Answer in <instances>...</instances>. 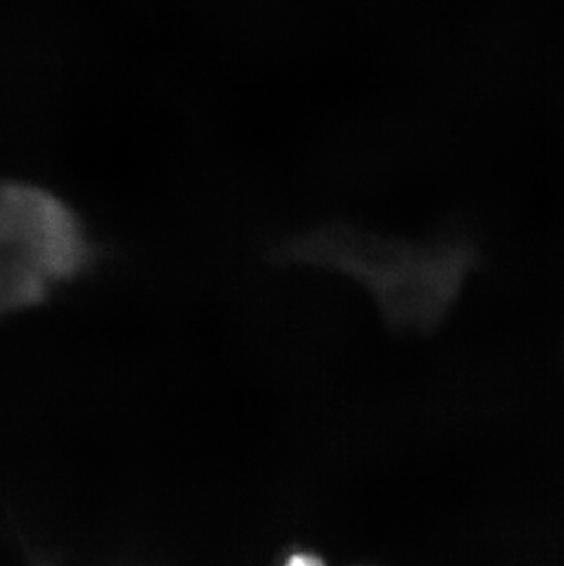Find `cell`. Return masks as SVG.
Listing matches in <instances>:
<instances>
[{"label":"cell","mask_w":564,"mask_h":566,"mask_svg":"<svg viewBox=\"0 0 564 566\" xmlns=\"http://www.w3.org/2000/svg\"><path fill=\"white\" fill-rule=\"evenodd\" d=\"M64 289L63 277L43 253L0 239V321L46 305Z\"/></svg>","instance_id":"3957f363"},{"label":"cell","mask_w":564,"mask_h":566,"mask_svg":"<svg viewBox=\"0 0 564 566\" xmlns=\"http://www.w3.org/2000/svg\"><path fill=\"white\" fill-rule=\"evenodd\" d=\"M32 566H59L58 563L52 562L50 557L41 556V554H33Z\"/></svg>","instance_id":"5b68a950"},{"label":"cell","mask_w":564,"mask_h":566,"mask_svg":"<svg viewBox=\"0 0 564 566\" xmlns=\"http://www.w3.org/2000/svg\"><path fill=\"white\" fill-rule=\"evenodd\" d=\"M275 259L348 275L396 326L426 325L473 261L463 241L409 242L356 226L323 224L282 242Z\"/></svg>","instance_id":"6da1fadb"},{"label":"cell","mask_w":564,"mask_h":566,"mask_svg":"<svg viewBox=\"0 0 564 566\" xmlns=\"http://www.w3.org/2000/svg\"><path fill=\"white\" fill-rule=\"evenodd\" d=\"M0 239L43 253L66 289L96 272L103 247L85 217L50 189L28 182H0Z\"/></svg>","instance_id":"7a4b0ae2"},{"label":"cell","mask_w":564,"mask_h":566,"mask_svg":"<svg viewBox=\"0 0 564 566\" xmlns=\"http://www.w3.org/2000/svg\"><path fill=\"white\" fill-rule=\"evenodd\" d=\"M275 566H328L325 557L306 548V546L293 545L288 551L282 552Z\"/></svg>","instance_id":"277c9868"}]
</instances>
